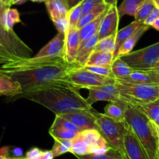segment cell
<instances>
[{
    "mask_svg": "<svg viewBox=\"0 0 159 159\" xmlns=\"http://www.w3.org/2000/svg\"><path fill=\"white\" fill-rule=\"evenodd\" d=\"M72 147L71 140H65V139H54V144L52 148L54 157H59L62 154H66L70 151Z\"/></svg>",
    "mask_w": 159,
    "mask_h": 159,
    "instance_id": "33",
    "label": "cell"
},
{
    "mask_svg": "<svg viewBox=\"0 0 159 159\" xmlns=\"http://www.w3.org/2000/svg\"><path fill=\"white\" fill-rule=\"evenodd\" d=\"M9 157V148L5 147L0 149V159H7Z\"/></svg>",
    "mask_w": 159,
    "mask_h": 159,
    "instance_id": "46",
    "label": "cell"
},
{
    "mask_svg": "<svg viewBox=\"0 0 159 159\" xmlns=\"http://www.w3.org/2000/svg\"><path fill=\"white\" fill-rule=\"evenodd\" d=\"M0 61L2 62V64H6V63H9V62H11V60L9 59L8 56L2 51V50L0 49Z\"/></svg>",
    "mask_w": 159,
    "mask_h": 159,
    "instance_id": "47",
    "label": "cell"
},
{
    "mask_svg": "<svg viewBox=\"0 0 159 159\" xmlns=\"http://www.w3.org/2000/svg\"><path fill=\"white\" fill-rule=\"evenodd\" d=\"M88 71L91 72L95 74L100 75V76H108V77L116 78L113 75L111 71V66H85L82 67Z\"/></svg>",
    "mask_w": 159,
    "mask_h": 159,
    "instance_id": "37",
    "label": "cell"
},
{
    "mask_svg": "<svg viewBox=\"0 0 159 159\" xmlns=\"http://www.w3.org/2000/svg\"><path fill=\"white\" fill-rule=\"evenodd\" d=\"M141 25V23L134 20L133 21L131 24H129V25L125 27L124 28L117 31L116 38V47H115L114 52V60L116 59V54H117L118 50L120 48V46L126 42V40H127L131 35L134 34V32H135Z\"/></svg>",
    "mask_w": 159,
    "mask_h": 159,
    "instance_id": "22",
    "label": "cell"
},
{
    "mask_svg": "<svg viewBox=\"0 0 159 159\" xmlns=\"http://www.w3.org/2000/svg\"><path fill=\"white\" fill-rule=\"evenodd\" d=\"M0 49L11 60V62L31 58L32 50L17 36L14 30H6L0 24Z\"/></svg>",
    "mask_w": 159,
    "mask_h": 159,
    "instance_id": "6",
    "label": "cell"
},
{
    "mask_svg": "<svg viewBox=\"0 0 159 159\" xmlns=\"http://www.w3.org/2000/svg\"><path fill=\"white\" fill-rule=\"evenodd\" d=\"M65 80L79 90L80 88L88 90L95 87L116 84V78L100 76L88 71L82 67H76L70 70L67 73Z\"/></svg>",
    "mask_w": 159,
    "mask_h": 159,
    "instance_id": "7",
    "label": "cell"
},
{
    "mask_svg": "<svg viewBox=\"0 0 159 159\" xmlns=\"http://www.w3.org/2000/svg\"><path fill=\"white\" fill-rule=\"evenodd\" d=\"M53 23H54L55 26H56V27L57 28L58 32H59V33L66 34L68 31L69 28H70L68 17L57 20L54 21Z\"/></svg>",
    "mask_w": 159,
    "mask_h": 159,
    "instance_id": "41",
    "label": "cell"
},
{
    "mask_svg": "<svg viewBox=\"0 0 159 159\" xmlns=\"http://www.w3.org/2000/svg\"><path fill=\"white\" fill-rule=\"evenodd\" d=\"M80 48V31L76 28H69L66 33L65 59L69 63H75Z\"/></svg>",
    "mask_w": 159,
    "mask_h": 159,
    "instance_id": "14",
    "label": "cell"
},
{
    "mask_svg": "<svg viewBox=\"0 0 159 159\" xmlns=\"http://www.w3.org/2000/svg\"><path fill=\"white\" fill-rule=\"evenodd\" d=\"M66 3L67 8L68 10H71L72 8L75 7L76 6L79 5V4L81 3L84 0H65Z\"/></svg>",
    "mask_w": 159,
    "mask_h": 159,
    "instance_id": "44",
    "label": "cell"
},
{
    "mask_svg": "<svg viewBox=\"0 0 159 159\" xmlns=\"http://www.w3.org/2000/svg\"><path fill=\"white\" fill-rule=\"evenodd\" d=\"M14 98H24L42 105L55 115L76 110H92V106L79 93V89L66 80L54 83L36 91L20 94Z\"/></svg>",
    "mask_w": 159,
    "mask_h": 159,
    "instance_id": "2",
    "label": "cell"
},
{
    "mask_svg": "<svg viewBox=\"0 0 159 159\" xmlns=\"http://www.w3.org/2000/svg\"><path fill=\"white\" fill-rule=\"evenodd\" d=\"M80 133L68 130L61 126L52 125L49 129V134L53 139H65V140H74Z\"/></svg>",
    "mask_w": 159,
    "mask_h": 159,
    "instance_id": "30",
    "label": "cell"
},
{
    "mask_svg": "<svg viewBox=\"0 0 159 159\" xmlns=\"http://www.w3.org/2000/svg\"><path fill=\"white\" fill-rule=\"evenodd\" d=\"M52 125H56V126H61V127L64 128L66 129H68V130L73 131V132L76 133H80V129L77 127V126H75L73 123H72L71 122H70L67 119H64L62 116H59V115H56V118H55V120L53 122Z\"/></svg>",
    "mask_w": 159,
    "mask_h": 159,
    "instance_id": "38",
    "label": "cell"
},
{
    "mask_svg": "<svg viewBox=\"0 0 159 159\" xmlns=\"http://www.w3.org/2000/svg\"><path fill=\"white\" fill-rule=\"evenodd\" d=\"M124 149L126 159H148L144 150L129 127L124 137Z\"/></svg>",
    "mask_w": 159,
    "mask_h": 159,
    "instance_id": "13",
    "label": "cell"
},
{
    "mask_svg": "<svg viewBox=\"0 0 159 159\" xmlns=\"http://www.w3.org/2000/svg\"><path fill=\"white\" fill-rule=\"evenodd\" d=\"M136 107H137L140 111L146 114L151 121L157 127H159V99L152 103Z\"/></svg>",
    "mask_w": 159,
    "mask_h": 159,
    "instance_id": "28",
    "label": "cell"
},
{
    "mask_svg": "<svg viewBox=\"0 0 159 159\" xmlns=\"http://www.w3.org/2000/svg\"><path fill=\"white\" fill-rule=\"evenodd\" d=\"M123 81L134 84H147L159 85V76L154 71L148 70H135L130 75L123 78H116Z\"/></svg>",
    "mask_w": 159,
    "mask_h": 159,
    "instance_id": "15",
    "label": "cell"
},
{
    "mask_svg": "<svg viewBox=\"0 0 159 159\" xmlns=\"http://www.w3.org/2000/svg\"><path fill=\"white\" fill-rule=\"evenodd\" d=\"M78 159H123L122 156L112 149L104 154H85L76 156Z\"/></svg>",
    "mask_w": 159,
    "mask_h": 159,
    "instance_id": "35",
    "label": "cell"
},
{
    "mask_svg": "<svg viewBox=\"0 0 159 159\" xmlns=\"http://www.w3.org/2000/svg\"><path fill=\"white\" fill-rule=\"evenodd\" d=\"M7 159H26V157H8Z\"/></svg>",
    "mask_w": 159,
    "mask_h": 159,
    "instance_id": "57",
    "label": "cell"
},
{
    "mask_svg": "<svg viewBox=\"0 0 159 159\" xmlns=\"http://www.w3.org/2000/svg\"><path fill=\"white\" fill-rule=\"evenodd\" d=\"M111 71L116 78H123L128 76L134 71L129 66H128L121 58H117L113 60L111 65Z\"/></svg>",
    "mask_w": 159,
    "mask_h": 159,
    "instance_id": "27",
    "label": "cell"
},
{
    "mask_svg": "<svg viewBox=\"0 0 159 159\" xmlns=\"http://www.w3.org/2000/svg\"><path fill=\"white\" fill-rule=\"evenodd\" d=\"M151 70L154 71L156 74H157L159 76V60H158V62H157V64L155 65V66H154L153 69H151Z\"/></svg>",
    "mask_w": 159,
    "mask_h": 159,
    "instance_id": "52",
    "label": "cell"
},
{
    "mask_svg": "<svg viewBox=\"0 0 159 159\" xmlns=\"http://www.w3.org/2000/svg\"><path fill=\"white\" fill-rule=\"evenodd\" d=\"M22 93V89L17 82L10 77L4 75H0V97L14 98Z\"/></svg>",
    "mask_w": 159,
    "mask_h": 159,
    "instance_id": "19",
    "label": "cell"
},
{
    "mask_svg": "<svg viewBox=\"0 0 159 159\" xmlns=\"http://www.w3.org/2000/svg\"><path fill=\"white\" fill-rule=\"evenodd\" d=\"M2 2H3L5 5L8 6V7H10V6H11V3H10V0H1Z\"/></svg>",
    "mask_w": 159,
    "mask_h": 159,
    "instance_id": "55",
    "label": "cell"
},
{
    "mask_svg": "<svg viewBox=\"0 0 159 159\" xmlns=\"http://www.w3.org/2000/svg\"><path fill=\"white\" fill-rule=\"evenodd\" d=\"M109 7H108V6L106 5L105 3L102 4V5L97 7L93 10H91V11L89 12L88 13L82 16V17L80 18V20L79 22H78L77 25H76V29H77V30H80V29H81L82 27H84V26L87 25L88 24L92 22L93 20L97 19L99 16H101L104 12L108 10V9H109Z\"/></svg>",
    "mask_w": 159,
    "mask_h": 159,
    "instance_id": "26",
    "label": "cell"
},
{
    "mask_svg": "<svg viewBox=\"0 0 159 159\" xmlns=\"http://www.w3.org/2000/svg\"><path fill=\"white\" fill-rule=\"evenodd\" d=\"M80 135L88 142L89 146L95 143L102 137L100 132L98 129H86L80 133Z\"/></svg>",
    "mask_w": 159,
    "mask_h": 159,
    "instance_id": "39",
    "label": "cell"
},
{
    "mask_svg": "<svg viewBox=\"0 0 159 159\" xmlns=\"http://www.w3.org/2000/svg\"><path fill=\"white\" fill-rule=\"evenodd\" d=\"M110 149L111 148L102 136V137L95 143L90 146L88 154H104L108 152Z\"/></svg>",
    "mask_w": 159,
    "mask_h": 159,
    "instance_id": "34",
    "label": "cell"
},
{
    "mask_svg": "<svg viewBox=\"0 0 159 159\" xmlns=\"http://www.w3.org/2000/svg\"><path fill=\"white\" fill-rule=\"evenodd\" d=\"M126 103L122 100L116 102H109V103L104 108V114L116 121L125 122V109Z\"/></svg>",
    "mask_w": 159,
    "mask_h": 159,
    "instance_id": "21",
    "label": "cell"
},
{
    "mask_svg": "<svg viewBox=\"0 0 159 159\" xmlns=\"http://www.w3.org/2000/svg\"><path fill=\"white\" fill-rule=\"evenodd\" d=\"M125 119L148 159H158L156 126L137 107L126 103Z\"/></svg>",
    "mask_w": 159,
    "mask_h": 159,
    "instance_id": "3",
    "label": "cell"
},
{
    "mask_svg": "<svg viewBox=\"0 0 159 159\" xmlns=\"http://www.w3.org/2000/svg\"><path fill=\"white\" fill-rule=\"evenodd\" d=\"M119 13L117 6L110 7L106 14L102 19V24L98 30V41L106 37L110 36L115 33H117L119 23Z\"/></svg>",
    "mask_w": 159,
    "mask_h": 159,
    "instance_id": "12",
    "label": "cell"
},
{
    "mask_svg": "<svg viewBox=\"0 0 159 159\" xmlns=\"http://www.w3.org/2000/svg\"><path fill=\"white\" fill-rule=\"evenodd\" d=\"M89 94L87 98V102L91 106L98 101L116 102L121 100L118 94L115 84H107L100 87H95L88 89Z\"/></svg>",
    "mask_w": 159,
    "mask_h": 159,
    "instance_id": "11",
    "label": "cell"
},
{
    "mask_svg": "<svg viewBox=\"0 0 159 159\" xmlns=\"http://www.w3.org/2000/svg\"><path fill=\"white\" fill-rule=\"evenodd\" d=\"M98 130L105 138L110 148L117 151L123 159H126L124 149V137L129 129L127 123L116 121L95 111Z\"/></svg>",
    "mask_w": 159,
    "mask_h": 159,
    "instance_id": "5",
    "label": "cell"
},
{
    "mask_svg": "<svg viewBox=\"0 0 159 159\" xmlns=\"http://www.w3.org/2000/svg\"><path fill=\"white\" fill-rule=\"evenodd\" d=\"M65 42L66 34L59 33L38 52L34 58H58L62 57L65 59Z\"/></svg>",
    "mask_w": 159,
    "mask_h": 159,
    "instance_id": "10",
    "label": "cell"
},
{
    "mask_svg": "<svg viewBox=\"0 0 159 159\" xmlns=\"http://www.w3.org/2000/svg\"><path fill=\"white\" fill-rule=\"evenodd\" d=\"M116 34L115 33L110 36L106 37L102 40H99L96 44L94 51L105 52H111L114 54L115 47H116Z\"/></svg>",
    "mask_w": 159,
    "mask_h": 159,
    "instance_id": "31",
    "label": "cell"
},
{
    "mask_svg": "<svg viewBox=\"0 0 159 159\" xmlns=\"http://www.w3.org/2000/svg\"><path fill=\"white\" fill-rule=\"evenodd\" d=\"M156 129H157V154H158V159H159V127H157V126H156Z\"/></svg>",
    "mask_w": 159,
    "mask_h": 159,
    "instance_id": "54",
    "label": "cell"
},
{
    "mask_svg": "<svg viewBox=\"0 0 159 159\" xmlns=\"http://www.w3.org/2000/svg\"><path fill=\"white\" fill-rule=\"evenodd\" d=\"M115 86L120 99L134 106L148 105L159 99V85L128 83L116 78Z\"/></svg>",
    "mask_w": 159,
    "mask_h": 159,
    "instance_id": "4",
    "label": "cell"
},
{
    "mask_svg": "<svg viewBox=\"0 0 159 159\" xmlns=\"http://www.w3.org/2000/svg\"><path fill=\"white\" fill-rule=\"evenodd\" d=\"M13 154L16 157H21L24 154V151L20 148H15L13 150Z\"/></svg>",
    "mask_w": 159,
    "mask_h": 159,
    "instance_id": "48",
    "label": "cell"
},
{
    "mask_svg": "<svg viewBox=\"0 0 159 159\" xmlns=\"http://www.w3.org/2000/svg\"><path fill=\"white\" fill-rule=\"evenodd\" d=\"M144 1L146 0H123L120 6L117 7L119 18L121 19L125 15L135 16L137 10Z\"/></svg>",
    "mask_w": 159,
    "mask_h": 159,
    "instance_id": "25",
    "label": "cell"
},
{
    "mask_svg": "<svg viewBox=\"0 0 159 159\" xmlns=\"http://www.w3.org/2000/svg\"><path fill=\"white\" fill-rule=\"evenodd\" d=\"M45 2L52 22L67 17L69 10L65 0H46Z\"/></svg>",
    "mask_w": 159,
    "mask_h": 159,
    "instance_id": "16",
    "label": "cell"
},
{
    "mask_svg": "<svg viewBox=\"0 0 159 159\" xmlns=\"http://www.w3.org/2000/svg\"><path fill=\"white\" fill-rule=\"evenodd\" d=\"M77 126L80 131L98 129L96 124L95 110H76L59 115Z\"/></svg>",
    "mask_w": 159,
    "mask_h": 159,
    "instance_id": "9",
    "label": "cell"
},
{
    "mask_svg": "<svg viewBox=\"0 0 159 159\" xmlns=\"http://www.w3.org/2000/svg\"><path fill=\"white\" fill-rule=\"evenodd\" d=\"M32 2H45L46 0H30Z\"/></svg>",
    "mask_w": 159,
    "mask_h": 159,
    "instance_id": "58",
    "label": "cell"
},
{
    "mask_svg": "<svg viewBox=\"0 0 159 159\" xmlns=\"http://www.w3.org/2000/svg\"><path fill=\"white\" fill-rule=\"evenodd\" d=\"M149 28V26L142 24V25L134 32V34L131 35V36L126 40V42L120 46V48L118 50L117 54H116V59L120 58L122 57V56H125V55H127L129 54V53H130L131 52H132L133 48H134L135 45L137 44V42H138L139 40H140V38L142 37V35H143Z\"/></svg>",
    "mask_w": 159,
    "mask_h": 159,
    "instance_id": "18",
    "label": "cell"
},
{
    "mask_svg": "<svg viewBox=\"0 0 159 159\" xmlns=\"http://www.w3.org/2000/svg\"><path fill=\"white\" fill-rule=\"evenodd\" d=\"M108 10L104 12L101 16H99L97 19L93 20L92 22L89 23L87 25H85L84 27H82L81 29H80V47L83 45L87 41H88L90 38H92L95 34H97L98 32L99 27H100L101 24H102V19L104 18L105 15L106 14Z\"/></svg>",
    "mask_w": 159,
    "mask_h": 159,
    "instance_id": "20",
    "label": "cell"
},
{
    "mask_svg": "<svg viewBox=\"0 0 159 159\" xmlns=\"http://www.w3.org/2000/svg\"><path fill=\"white\" fill-rule=\"evenodd\" d=\"M42 150L38 148H32L26 153V159H40L42 156Z\"/></svg>",
    "mask_w": 159,
    "mask_h": 159,
    "instance_id": "43",
    "label": "cell"
},
{
    "mask_svg": "<svg viewBox=\"0 0 159 159\" xmlns=\"http://www.w3.org/2000/svg\"><path fill=\"white\" fill-rule=\"evenodd\" d=\"M120 58L133 70H151L159 60V42Z\"/></svg>",
    "mask_w": 159,
    "mask_h": 159,
    "instance_id": "8",
    "label": "cell"
},
{
    "mask_svg": "<svg viewBox=\"0 0 159 159\" xmlns=\"http://www.w3.org/2000/svg\"><path fill=\"white\" fill-rule=\"evenodd\" d=\"M154 8H155V6H154L152 0H146V1H144L140 6L138 10H137V13L134 16V18H135L134 20L141 23L143 24V21L151 14V13Z\"/></svg>",
    "mask_w": 159,
    "mask_h": 159,
    "instance_id": "32",
    "label": "cell"
},
{
    "mask_svg": "<svg viewBox=\"0 0 159 159\" xmlns=\"http://www.w3.org/2000/svg\"><path fill=\"white\" fill-rule=\"evenodd\" d=\"M7 7H10L5 5V4H4L3 2L0 0V17H1V16H2V13H3V11L5 10V9L7 8Z\"/></svg>",
    "mask_w": 159,
    "mask_h": 159,
    "instance_id": "50",
    "label": "cell"
},
{
    "mask_svg": "<svg viewBox=\"0 0 159 159\" xmlns=\"http://www.w3.org/2000/svg\"><path fill=\"white\" fill-rule=\"evenodd\" d=\"M0 64H2V62H1V61H0Z\"/></svg>",
    "mask_w": 159,
    "mask_h": 159,
    "instance_id": "60",
    "label": "cell"
},
{
    "mask_svg": "<svg viewBox=\"0 0 159 159\" xmlns=\"http://www.w3.org/2000/svg\"><path fill=\"white\" fill-rule=\"evenodd\" d=\"M98 42V32L80 47L75 63L77 64L80 67L84 66L91 53L94 51V48Z\"/></svg>",
    "mask_w": 159,
    "mask_h": 159,
    "instance_id": "17",
    "label": "cell"
},
{
    "mask_svg": "<svg viewBox=\"0 0 159 159\" xmlns=\"http://www.w3.org/2000/svg\"><path fill=\"white\" fill-rule=\"evenodd\" d=\"M68 20L70 28H76L78 22L82 17V9L81 5L76 6L75 7L72 8L71 10H69L68 12Z\"/></svg>",
    "mask_w": 159,
    "mask_h": 159,
    "instance_id": "36",
    "label": "cell"
},
{
    "mask_svg": "<svg viewBox=\"0 0 159 159\" xmlns=\"http://www.w3.org/2000/svg\"><path fill=\"white\" fill-rule=\"evenodd\" d=\"M159 17V10L157 8H154L153 10V11L151 12V14L147 17V19L143 21V25H147V26H149V27H151L153 23L154 22L157 18Z\"/></svg>",
    "mask_w": 159,
    "mask_h": 159,
    "instance_id": "42",
    "label": "cell"
},
{
    "mask_svg": "<svg viewBox=\"0 0 159 159\" xmlns=\"http://www.w3.org/2000/svg\"><path fill=\"white\" fill-rule=\"evenodd\" d=\"M103 0H84L80 3L82 9V16L87 14L98 6L104 4Z\"/></svg>",
    "mask_w": 159,
    "mask_h": 159,
    "instance_id": "40",
    "label": "cell"
},
{
    "mask_svg": "<svg viewBox=\"0 0 159 159\" xmlns=\"http://www.w3.org/2000/svg\"><path fill=\"white\" fill-rule=\"evenodd\" d=\"M151 27H153V28H154L155 30L159 31V17L157 18V19L154 20V22L153 23L152 25H151Z\"/></svg>",
    "mask_w": 159,
    "mask_h": 159,
    "instance_id": "51",
    "label": "cell"
},
{
    "mask_svg": "<svg viewBox=\"0 0 159 159\" xmlns=\"http://www.w3.org/2000/svg\"><path fill=\"white\" fill-rule=\"evenodd\" d=\"M153 2H154V6H155L156 8H157L159 10V0H152Z\"/></svg>",
    "mask_w": 159,
    "mask_h": 159,
    "instance_id": "56",
    "label": "cell"
},
{
    "mask_svg": "<svg viewBox=\"0 0 159 159\" xmlns=\"http://www.w3.org/2000/svg\"><path fill=\"white\" fill-rule=\"evenodd\" d=\"M103 1L108 7H115V6H117L118 0H103Z\"/></svg>",
    "mask_w": 159,
    "mask_h": 159,
    "instance_id": "49",
    "label": "cell"
},
{
    "mask_svg": "<svg viewBox=\"0 0 159 159\" xmlns=\"http://www.w3.org/2000/svg\"><path fill=\"white\" fill-rule=\"evenodd\" d=\"M54 157L52 151H42L40 159H54Z\"/></svg>",
    "mask_w": 159,
    "mask_h": 159,
    "instance_id": "45",
    "label": "cell"
},
{
    "mask_svg": "<svg viewBox=\"0 0 159 159\" xmlns=\"http://www.w3.org/2000/svg\"><path fill=\"white\" fill-rule=\"evenodd\" d=\"M20 22V16L18 10L10 7L6 8L0 17V24L6 30H13V26Z\"/></svg>",
    "mask_w": 159,
    "mask_h": 159,
    "instance_id": "24",
    "label": "cell"
},
{
    "mask_svg": "<svg viewBox=\"0 0 159 159\" xmlns=\"http://www.w3.org/2000/svg\"><path fill=\"white\" fill-rule=\"evenodd\" d=\"M114 60V54L111 52L94 51L90 56L85 66H111Z\"/></svg>",
    "mask_w": 159,
    "mask_h": 159,
    "instance_id": "23",
    "label": "cell"
},
{
    "mask_svg": "<svg viewBox=\"0 0 159 159\" xmlns=\"http://www.w3.org/2000/svg\"><path fill=\"white\" fill-rule=\"evenodd\" d=\"M76 67L80 66L76 63H69L62 57H31L2 64L0 75L17 82L22 89L20 94H23L65 80L67 73Z\"/></svg>",
    "mask_w": 159,
    "mask_h": 159,
    "instance_id": "1",
    "label": "cell"
},
{
    "mask_svg": "<svg viewBox=\"0 0 159 159\" xmlns=\"http://www.w3.org/2000/svg\"><path fill=\"white\" fill-rule=\"evenodd\" d=\"M89 148L88 142L79 134L74 140H72V147L70 152L75 156L85 155L89 153Z\"/></svg>",
    "mask_w": 159,
    "mask_h": 159,
    "instance_id": "29",
    "label": "cell"
},
{
    "mask_svg": "<svg viewBox=\"0 0 159 159\" xmlns=\"http://www.w3.org/2000/svg\"><path fill=\"white\" fill-rule=\"evenodd\" d=\"M12 1H13V0H10V3H11V5H12Z\"/></svg>",
    "mask_w": 159,
    "mask_h": 159,
    "instance_id": "59",
    "label": "cell"
},
{
    "mask_svg": "<svg viewBox=\"0 0 159 159\" xmlns=\"http://www.w3.org/2000/svg\"><path fill=\"white\" fill-rule=\"evenodd\" d=\"M27 0H13L12 1V5H14V4H17V5H20V4H22L24 2H25Z\"/></svg>",
    "mask_w": 159,
    "mask_h": 159,
    "instance_id": "53",
    "label": "cell"
}]
</instances>
